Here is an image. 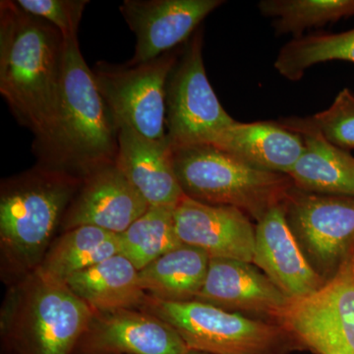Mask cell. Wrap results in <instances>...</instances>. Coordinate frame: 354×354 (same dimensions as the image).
Here are the masks:
<instances>
[{
	"instance_id": "obj_1",
	"label": "cell",
	"mask_w": 354,
	"mask_h": 354,
	"mask_svg": "<svg viewBox=\"0 0 354 354\" xmlns=\"http://www.w3.org/2000/svg\"><path fill=\"white\" fill-rule=\"evenodd\" d=\"M64 48V37L50 23L16 1H0V94L19 124L34 134V152L57 127Z\"/></svg>"
},
{
	"instance_id": "obj_2",
	"label": "cell",
	"mask_w": 354,
	"mask_h": 354,
	"mask_svg": "<svg viewBox=\"0 0 354 354\" xmlns=\"http://www.w3.org/2000/svg\"><path fill=\"white\" fill-rule=\"evenodd\" d=\"M82 183L81 177L39 162L32 169L2 179V281L11 285L38 269Z\"/></svg>"
},
{
	"instance_id": "obj_3",
	"label": "cell",
	"mask_w": 354,
	"mask_h": 354,
	"mask_svg": "<svg viewBox=\"0 0 354 354\" xmlns=\"http://www.w3.org/2000/svg\"><path fill=\"white\" fill-rule=\"evenodd\" d=\"M39 164L81 178L115 164L118 125L84 59L77 37L64 39L62 93L57 127L34 152Z\"/></svg>"
},
{
	"instance_id": "obj_4",
	"label": "cell",
	"mask_w": 354,
	"mask_h": 354,
	"mask_svg": "<svg viewBox=\"0 0 354 354\" xmlns=\"http://www.w3.org/2000/svg\"><path fill=\"white\" fill-rule=\"evenodd\" d=\"M9 286L0 311L1 354H72L90 307L66 283L37 272Z\"/></svg>"
},
{
	"instance_id": "obj_5",
	"label": "cell",
	"mask_w": 354,
	"mask_h": 354,
	"mask_svg": "<svg viewBox=\"0 0 354 354\" xmlns=\"http://www.w3.org/2000/svg\"><path fill=\"white\" fill-rule=\"evenodd\" d=\"M172 157L185 196L234 207L257 221L283 204L295 186L286 174L256 169L211 144L172 148Z\"/></svg>"
},
{
	"instance_id": "obj_6",
	"label": "cell",
	"mask_w": 354,
	"mask_h": 354,
	"mask_svg": "<svg viewBox=\"0 0 354 354\" xmlns=\"http://www.w3.org/2000/svg\"><path fill=\"white\" fill-rule=\"evenodd\" d=\"M140 309L169 324L191 351L205 353L274 354L288 335L281 326L197 300L169 302L147 295Z\"/></svg>"
},
{
	"instance_id": "obj_7",
	"label": "cell",
	"mask_w": 354,
	"mask_h": 354,
	"mask_svg": "<svg viewBox=\"0 0 354 354\" xmlns=\"http://www.w3.org/2000/svg\"><path fill=\"white\" fill-rule=\"evenodd\" d=\"M180 55L174 50L137 65L95 64V83L118 127L149 139L167 138V84Z\"/></svg>"
},
{
	"instance_id": "obj_8",
	"label": "cell",
	"mask_w": 354,
	"mask_h": 354,
	"mask_svg": "<svg viewBox=\"0 0 354 354\" xmlns=\"http://www.w3.org/2000/svg\"><path fill=\"white\" fill-rule=\"evenodd\" d=\"M165 106L167 138L171 148L209 144L235 122L223 109L207 77L201 30L186 43L169 75Z\"/></svg>"
},
{
	"instance_id": "obj_9",
	"label": "cell",
	"mask_w": 354,
	"mask_h": 354,
	"mask_svg": "<svg viewBox=\"0 0 354 354\" xmlns=\"http://www.w3.org/2000/svg\"><path fill=\"white\" fill-rule=\"evenodd\" d=\"M285 207L310 264L322 279L335 278L354 251V197L316 194L293 186Z\"/></svg>"
},
{
	"instance_id": "obj_10",
	"label": "cell",
	"mask_w": 354,
	"mask_h": 354,
	"mask_svg": "<svg viewBox=\"0 0 354 354\" xmlns=\"http://www.w3.org/2000/svg\"><path fill=\"white\" fill-rule=\"evenodd\" d=\"M281 327L319 354H354V277L344 265L313 295L291 300Z\"/></svg>"
},
{
	"instance_id": "obj_11",
	"label": "cell",
	"mask_w": 354,
	"mask_h": 354,
	"mask_svg": "<svg viewBox=\"0 0 354 354\" xmlns=\"http://www.w3.org/2000/svg\"><path fill=\"white\" fill-rule=\"evenodd\" d=\"M223 0H124L121 15L136 37L129 65L151 62L187 43Z\"/></svg>"
},
{
	"instance_id": "obj_12",
	"label": "cell",
	"mask_w": 354,
	"mask_h": 354,
	"mask_svg": "<svg viewBox=\"0 0 354 354\" xmlns=\"http://www.w3.org/2000/svg\"><path fill=\"white\" fill-rule=\"evenodd\" d=\"M174 328L141 309L93 311L72 354H185Z\"/></svg>"
},
{
	"instance_id": "obj_13",
	"label": "cell",
	"mask_w": 354,
	"mask_h": 354,
	"mask_svg": "<svg viewBox=\"0 0 354 354\" xmlns=\"http://www.w3.org/2000/svg\"><path fill=\"white\" fill-rule=\"evenodd\" d=\"M174 218L183 244L201 249L209 258L253 264L255 228L241 209L205 204L184 195Z\"/></svg>"
},
{
	"instance_id": "obj_14",
	"label": "cell",
	"mask_w": 354,
	"mask_h": 354,
	"mask_svg": "<svg viewBox=\"0 0 354 354\" xmlns=\"http://www.w3.org/2000/svg\"><path fill=\"white\" fill-rule=\"evenodd\" d=\"M149 207L116 164L106 165L83 179L80 189L65 212L59 234L93 225L121 234Z\"/></svg>"
},
{
	"instance_id": "obj_15",
	"label": "cell",
	"mask_w": 354,
	"mask_h": 354,
	"mask_svg": "<svg viewBox=\"0 0 354 354\" xmlns=\"http://www.w3.org/2000/svg\"><path fill=\"white\" fill-rule=\"evenodd\" d=\"M253 264L290 300L309 297L326 283L293 234L285 203L272 207L258 221Z\"/></svg>"
},
{
	"instance_id": "obj_16",
	"label": "cell",
	"mask_w": 354,
	"mask_h": 354,
	"mask_svg": "<svg viewBox=\"0 0 354 354\" xmlns=\"http://www.w3.org/2000/svg\"><path fill=\"white\" fill-rule=\"evenodd\" d=\"M197 301L278 319L291 300L252 263L211 258Z\"/></svg>"
},
{
	"instance_id": "obj_17",
	"label": "cell",
	"mask_w": 354,
	"mask_h": 354,
	"mask_svg": "<svg viewBox=\"0 0 354 354\" xmlns=\"http://www.w3.org/2000/svg\"><path fill=\"white\" fill-rule=\"evenodd\" d=\"M115 164L149 206L176 208L183 199L167 138H146L127 125H120Z\"/></svg>"
},
{
	"instance_id": "obj_18",
	"label": "cell",
	"mask_w": 354,
	"mask_h": 354,
	"mask_svg": "<svg viewBox=\"0 0 354 354\" xmlns=\"http://www.w3.org/2000/svg\"><path fill=\"white\" fill-rule=\"evenodd\" d=\"M304 140V151L286 176L298 189L316 194L354 197V157L330 143L311 118L281 123Z\"/></svg>"
},
{
	"instance_id": "obj_19",
	"label": "cell",
	"mask_w": 354,
	"mask_h": 354,
	"mask_svg": "<svg viewBox=\"0 0 354 354\" xmlns=\"http://www.w3.org/2000/svg\"><path fill=\"white\" fill-rule=\"evenodd\" d=\"M209 144L262 171L288 174L301 157L304 143L298 133L281 123L235 121Z\"/></svg>"
},
{
	"instance_id": "obj_20",
	"label": "cell",
	"mask_w": 354,
	"mask_h": 354,
	"mask_svg": "<svg viewBox=\"0 0 354 354\" xmlns=\"http://www.w3.org/2000/svg\"><path fill=\"white\" fill-rule=\"evenodd\" d=\"M65 283L93 311L140 309L147 297L138 270L120 254L74 274Z\"/></svg>"
},
{
	"instance_id": "obj_21",
	"label": "cell",
	"mask_w": 354,
	"mask_h": 354,
	"mask_svg": "<svg viewBox=\"0 0 354 354\" xmlns=\"http://www.w3.org/2000/svg\"><path fill=\"white\" fill-rule=\"evenodd\" d=\"M209 259L201 249L183 244L140 270V286L164 301H193L204 286Z\"/></svg>"
},
{
	"instance_id": "obj_22",
	"label": "cell",
	"mask_w": 354,
	"mask_h": 354,
	"mask_svg": "<svg viewBox=\"0 0 354 354\" xmlns=\"http://www.w3.org/2000/svg\"><path fill=\"white\" fill-rule=\"evenodd\" d=\"M118 253V234L93 225H82L60 232L35 272L44 278L65 283L74 274Z\"/></svg>"
},
{
	"instance_id": "obj_23",
	"label": "cell",
	"mask_w": 354,
	"mask_h": 354,
	"mask_svg": "<svg viewBox=\"0 0 354 354\" xmlns=\"http://www.w3.org/2000/svg\"><path fill=\"white\" fill-rule=\"evenodd\" d=\"M174 209L169 207H149L145 214L118 234V254L129 260L138 271L183 245L176 234Z\"/></svg>"
},
{
	"instance_id": "obj_24",
	"label": "cell",
	"mask_w": 354,
	"mask_h": 354,
	"mask_svg": "<svg viewBox=\"0 0 354 354\" xmlns=\"http://www.w3.org/2000/svg\"><path fill=\"white\" fill-rule=\"evenodd\" d=\"M332 60L354 64V29L293 39L279 51L274 68L288 80L298 81L310 67Z\"/></svg>"
},
{
	"instance_id": "obj_25",
	"label": "cell",
	"mask_w": 354,
	"mask_h": 354,
	"mask_svg": "<svg viewBox=\"0 0 354 354\" xmlns=\"http://www.w3.org/2000/svg\"><path fill=\"white\" fill-rule=\"evenodd\" d=\"M261 13L276 19L277 34L301 38L306 29L354 16V0H263Z\"/></svg>"
},
{
	"instance_id": "obj_26",
	"label": "cell",
	"mask_w": 354,
	"mask_h": 354,
	"mask_svg": "<svg viewBox=\"0 0 354 354\" xmlns=\"http://www.w3.org/2000/svg\"><path fill=\"white\" fill-rule=\"evenodd\" d=\"M310 118L333 145L354 150V94L348 88L337 94L329 109Z\"/></svg>"
},
{
	"instance_id": "obj_27",
	"label": "cell",
	"mask_w": 354,
	"mask_h": 354,
	"mask_svg": "<svg viewBox=\"0 0 354 354\" xmlns=\"http://www.w3.org/2000/svg\"><path fill=\"white\" fill-rule=\"evenodd\" d=\"M18 6L32 16L53 25L64 39L77 37L88 0H16Z\"/></svg>"
},
{
	"instance_id": "obj_28",
	"label": "cell",
	"mask_w": 354,
	"mask_h": 354,
	"mask_svg": "<svg viewBox=\"0 0 354 354\" xmlns=\"http://www.w3.org/2000/svg\"><path fill=\"white\" fill-rule=\"evenodd\" d=\"M346 266H348L349 271H351V274L354 277V251L353 255H351V259H349L348 262L346 263Z\"/></svg>"
},
{
	"instance_id": "obj_29",
	"label": "cell",
	"mask_w": 354,
	"mask_h": 354,
	"mask_svg": "<svg viewBox=\"0 0 354 354\" xmlns=\"http://www.w3.org/2000/svg\"><path fill=\"white\" fill-rule=\"evenodd\" d=\"M185 354H209V353H201V351H191V349H189V351H188L187 353H186Z\"/></svg>"
}]
</instances>
